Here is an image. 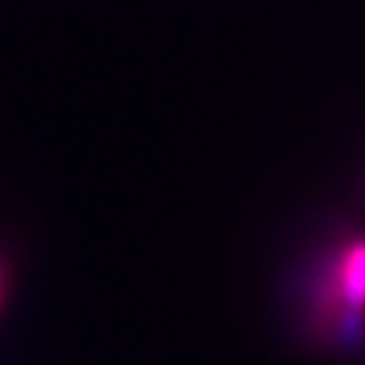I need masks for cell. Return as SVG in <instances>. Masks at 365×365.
Listing matches in <instances>:
<instances>
[{
  "label": "cell",
  "instance_id": "6da1fadb",
  "mask_svg": "<svg viewBox=\"0 0 365 365\" xmlns=\"http://www.w3.org/2000/svg\"><path fill=\"white\" fill-rule=\"evenodd\" d=\"M337 297L345 302V322H350V342L363 337L365 309V241L353 244L337 267Z\"/></svg>",
  "mask_w": 365,
  "mask_h": 365
}]
</instances>
